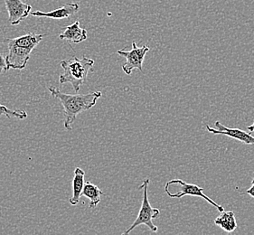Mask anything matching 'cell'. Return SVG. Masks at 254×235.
Returning <instances> with one entry per match:
<instances>
[{
	"mask_svg": "<svg viewBox=\"0 0 254 235\" xmlns=\"http://www.w3.org/2000/svg\"><path fill=\"white\" fill-rule=\"evenodd\" d=\"M0 115H1V114H0Z\"/></svg>",
	"mask_w": 254,
	"mask_h": 235,
	"instance_id": "19",
	"label": "cell"
},
{
	"mask_svg": "<svg viewBox=\"0 0 254 235\" xmlns=\"http://www.w3.org/2000/svg\"><path fill=\"white\" fill-rule=\"evenodd\" d=\"M215 128H211L209 125L205 126V128L208 132L214 135H224L228 136L230 138L237 139L246 145H254V137L251 135V133L244 131L240 128H231L225 127L220 121L214 123Z\"/></svg>",
	"mask_w": 254,
	"mask_h": 235,
	"instance_id": "7",
	"label": "cell"
},
{
	"mask_svg": "<svg viewBox=\"0 0 254 235\" xmlns=\"http://www.w3.org/2000/svg\"><path fill=\"white\" fill-rule=\"evenodd\" d=\"M44 36L45 35L29 33V34H26V35L19 36V37L7 38V39H5V44H12L15 46H23V47L30 48L34 50L37 45L42 41Z\"/></svg>",
	"mask_w": 254,
	"mask_h": 235,
	"instance_id": "11",
	"label": "cell"
},
{
	"mask_svg": "<svg viewBox=\"0 0 254 235\" xmlns=\"http://www.w3.org/2000/svg\"><path fill=\"white\" fill-rule=\"evenodd\" d=\"M48 91L54 98L58 99L64 108V128L71 130V124L75 121L77 115L84 113L95 106L97 101L102 97L101 92H94L88 94H67L60 91V89L54 86L48 88Z\"/></svg>",
	"mask_w": 254,
	"mask_h": 235,
	"instance_id": "1",
	"label": "cell"
},
{
	"mask_svg": "<svg viewBox=\"0 0 254 235\" xmlns=\"http://www.w3.org/2000/svg\"><path fill=\"white\" fill-rule=\"evenodd\" d=\"M246 194H250L253 198H254V179L252 181V186L246 191Z\"/></svg>",
	"mask_w": 254,
	"mask_h": 235,
	"instance_id": "17",
	"label": "cell"
},
{
	"mask_svg": "<svg viewBox=\"0 0 254 235\" xmlns=\"http://www.w3.org/2000/svg\"><path fill=\"white\" fill-rule=\"evenodd\" d=\"M84 170L80 168H76L74 170V176L72 180V196L69 200L70 204L73 206L78 205L80 202L81 192L84 186Z\"/></svg>",
	"mask_w": 254,
	"mask_h": 235,
	"instance_id": "12",
	"label": "cell"
},
{
	"mask_svg": "<svg viewBox=\"0 0 254 235\" xmlns=\"http://www.w3.org/2000/svg\"><path fill=\"white\" fill-rule=\"evenodd\" d=\"M4 72H7L6 63H5V57H4L2 54H0V74Z\"/></svg>",
	"mask_w": 254,
	"mask_h": 235,
	"instance_id": "16",
	"label": "cell"
},
{
	"mask_svg": "<svg viewBox=\"0 0 254 235\" xmlns=\"http://www.w3.org/2000/svg\"><path fill=\"white\" fill-rule=\"evenodd\" d=\"M80 9V5L77 3H71L63 5L56 10L43 12V11H31L30 15L38 17H47L52 19H64L75 15Z\"/></svg>",
	"mask_w": 254,
	"mask_h": 235,
	"instance_id": "9",
	"label": "cell"
},
{
	"mask_svg": "<svg viewBox=\"0 0 254 235\" xmlns=\"http://www.w3.org/2000/svg\"><path fill=\"white\" fill-rule=\"evenodd\" d=\"M87 30L80 26V22L75 21L71 26H67L64 33L59 36L60 40H67L70 43L79 44L87 39Z\"/></svg>",
	"mask_w": 254,
	"mask_h": 235,
	"instance_id": "10",
	"label": "cell"
},
{
	"mask_svg": "<svg viewBox=\"0 0 254 235\" xmlns=\"http://www.w3.org/2000/svg\"><path fill=\"white\" fill-rule=\"evenodd\" d=\"M168 184H175L179 187V190L176 193H171V192H166L170 198H178L180 199L185 195H189V196H197L201 197L203 199L207 201L210 205L214 206L216 209L218 210L220 213L224 212V208L222 205H218L215 203L214 200L211 199L206 194H203V188L199 187L198 185L194 184H188L184 182L181 179H174L167 183Z\"/></svg>",
	"mask_w": 254,
	"mask_h": 235,
	"instance_id": "4",
	"label": "cell"
},
{
	"mask_svg": "<svg viewBox=\"0 0 254 235\" xmlns=\"http://www.w3.org/2000/svg\"><path fill=\"white\" fill-rule=\"evenodd\" d=\"M102 194H104V193L102 192V190L89 181H87L85 183L82 192H81V195L85 196L90 200V205H89L90 208H93L100 204L101 195Z\"/></svg>",
	"mask_w": 254,
	"mask_h": 235,
	"instance_id": "14",
	"label": "cell"
},
{
	"mask_svg": "<svg viewBox=\"0 0 254 235\" xmlns=\"http://www.w3.org/2000/svg\"><path fill=\"white\" fill-rule=\"evenodd\" d=\"M150 180L149 178H146L142 182V184L138 187V189L143 188V199L141 207L138 212L137 219L133 223L132 225L123 233V235H128L132 232L135 228H137L139 225H145L147 226L152 232H158V226L153 224V219L158 218L160 215V211L158 208H153L147 196V187L149 184Z\"/></svg>",
	"mask_w": 254,
	"mask_h": 235,
	"instance_id": "3",
	"label": "cell"
},
{
	"mask_svg": "<svg viewBox=\"0 0 254 235\" xmlns=\"http://www.w3.org/2000/svg\"><path fill=\"white\" fill-rule=\"evenodd\" d=\"M5 7L8 12V20L12 26H17L30 15L32 6L22 0H5Z\"/></svg>",
	"mask_w": 254,
	"mask_h": 235,
	"instance_id": "8",
	"label": "cell"
},
{
	"mask_svg": "<svg viewBox=\"0 0 254 235\" xmlns=\"http://www.w3.org/2000/svg\"><path fill=\"white\" fill-rule=\"evenodd\" d=\"M150 48L147 46H143L142 47H137L135 42L132 43V49L130 51L125 50H119L117 54L121 57L126 58V62L122 65V70L127 75L132 73L134 69H138L140 72L143 71V62Z\"/></svg>",
	"mask_w": 254,
	"mask_h": 235,
	"instance_id": "5",
	"label": "cell"
},
{
	"mask_svg": "<svg viewBox=\"0 0 254 235\" xmlns=\"http://www.w3.org/2000/svg\"><path fill=\"white\" fill-rule=\"evenodd\" d=\"M93 64L94 61L86 57H73L71 60H63L60 65L64 69V72L60 75L59 82L62 84L71 83L74 92L78 93L81 85L86 81L89 72L92 71Z\"/></svg>",
	"mask_w": 254,
	"mask_h": 235,
	"instance_id": "2",
	"label": "cell"
},
{
	"mask_svg": "<svg viewBox=\"0 0 254 235\" xmlns=\"http://www.w3.org/2000/svg\"><path fill=\"white\" fill-rule=\"evenodd\" d=\"M0 114L5 115L7 118H11L12 117L19 118V119H25L27 118V113L26 111H17V110H10L7 107H5V105L0 103Z\"/></svg>",
	"mask_w": 254,
	"mask_h": 235,
	"instance_id": "15",
	"label": "cell"
},
{
	"mask_svg": "<svg viewBox=\"0 0 254 235\" xmlns=\"http://www.w3.org/2000/svg\"><path fill=\"white\" fill-rule=\"evenodd\" d=\"M8 47V54L5 57V63L7 71L10 69L23 70L27 64L33 49L23 46H15L12 44H6Z\"/></svg>",
	"mask_w": 254,
	"mask_h": 235,
	"instance_id": "6",
	"label": "cell"
},
{
	"mask_svg": "<svg viewBox=\"0 0 254 235\" xmlns=\"http://www.w3.org/2000/svg\"><path fill=\"white\" fill-rule=\"evenodd\" d=\"M215 225L220 226L226 233H233L237 228V222L234 212H222L220 216L214 220Z\"/></svg>",
	"mask_w": 254,
	"mask_h": 235,
	"instance_id": "13",
	"label": "cell"
},
{
	"mask_svg": "<svg viewBox=\"0 0 254 235\" xmlns=\"http://www.w3.org/2000/svg\"><path fill=\"white\" fill-rule=\"evenodd\" d=\"M247 129L249 130L250 133H253L254 131V124L253 125H250L247 127Z\"/></svg>",
	"mask_w": 254,
	"mask_h": 235,
	"instance_id": "18",
	"label": "cell"
}]
</instances>
